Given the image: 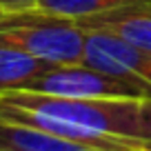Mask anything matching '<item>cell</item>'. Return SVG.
I'll return each instance as SVG.
<instances>
[{
  "mask_svg": "<svg viewBox=\"0 0 151 151\" xmlns=\"http://www.w3.org/2000/svg\"><path fill=\"white\" fill-rule=\"evenodd\" d=\"M142 100L67 98L18 89L0 96V118L98 149L140 151L138 120Z\"/></svg>",
  "mask_w": 151,
  "mask_h": 151,
  "instance_id": "cell-1",
  "label": "cell"
},
{
  "mask_svg": "<svg viewBox=\"0 0 151 151\" xmlns=\"http://www.w3.org/2000/svg\"><path fill=\"white\" fill-rule=\"evenodd\" d=\"M87 31L67 18L36 9L0 11V42L51 65L85 62Z\"/></svg>",
  "mask_w": 151,
  "mask_h": 151,
  "instance_id": "cell-2",
  "label": "cell"
},
{
  "mask_svg": "<svg viewBox=\"0 0 151 151\" xmlns=\"http://www.w3.org/2000/svg\"><path fill=\"white\" fill-rule=\"evenodd\" d=\"M24 91L36 93L67 96V98H147L138 87L113 78L87 62L78 65H53L36 80H31Z\"/></svg>",
  "mask_w": 151,
  "mask_h": 151,
  "instance_id": "cell-3",
  "label": "cell"
},
{
  "mask_svg": "<svg viewBox=\"0 0 151 151\" xmlns=\"http://www.w3.org/2000/svg\"><path fill=\"white\" fill-rule=\"evenodd\" d=\"M85 62L138 87L151 98V51L136 47L109 31H87Z\"/></svg>",
  "mask_w": 151,
  "mask_h": 151,
  "instance_id": "cell-4",
  "label": "cell"
},
{
  "mask_svg": "<svg viewBox=\"0 0 151 151\" xmlns=\"http://www.w3.org/2000/svg\"><path fill=\"white\" fill-rule=\"evenodd\" d=\"M85 31H109L136 47L151 51V0L136 2L122 9L107 11L102 16L76 22Z\"/></svg>",
  "mask_w": 151,
  "mask_h": 151,
  "instance_id": "cell-5",
  "label": "cell"
},
{
  "mask_svg": "<svg viewBox=\"0 0 151 151\" xmlns=\"http://www.w3.org/2000/svg\"><path fill=\"white\" fill-rule=\"evenodd\" d=\"M0 151H107L0 118Z\"/></svg>",
  "mask_w": 151,
  "mask_h": 151,
  "instance_id": "cell-6",
  "label": "cell"
},
{
  "mask_svg": "<svg viewBox=\"0 0 151 151\" xmlns=\"http://www.w3.org/2000/svg\"><path fill=\"white\" fill-rule=\"evenodd\" d=\"M53 67L51 62L20 51L16 47L0 42V96L9 91L24 89L31 80Z\"/></svg>",
  "mask_w": 151,
  "mask_h": 151,
  "instance_id": "cell-7",
  "label": "cell"
},
{
  "mask_svg": "<svg viewBox=\"0 0 151 151\" xmlns=\"http://www.w3.org/2000/svg\"><path fill=\"white\" fill-rule=\"evenodd\" d=\"M136 2H145V0H38L36 9L58 16V18L82 22V20L102 16L113 9H122Z\"/></svg>",
  "mask_w": 151,
  "mask_h": 151,
  "instance_id": "cell-8",
  "label": "cell"
},
{
  "mask_svg": "<svg viewBox=\"0 0 151 151\" xmlns=\"http://www.w3.org/2000/svg\"><path fill=\"white\" fill-rule=\"evenodd\" d=\"M138 142H140V151H151V98H145L140 107Z\"/></svg>",
  "mask_w": 151,
  "mask_h": 151,
  "instance_id": "cell-9",
  "label": "cell"
},
{
  "mask_svg": "<svg viewBox=\"0 0 151 151\" xmlns=\"http://www.w3.org/2000/svg\"><path fill=\"white\" fill-rule=\"evenodd\" d=\"M38 5V0H0V11L9 14V11H22V9H31Z\"/></svg>",
  "mask_w": 151,
  "mask_h": 151,
  "instance_id": "cell-10",
  "label": "cell"
}]
</instances>
